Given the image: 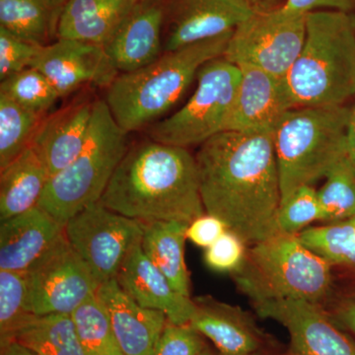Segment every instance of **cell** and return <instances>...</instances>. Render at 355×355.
I'll list each match as a JSON object with an SVG mask.
<instances>
[{"label": "cell", "mask_w": 355, "mask_h": 355, "mask_svg": "<svg viewBox=\"0 0 355 355\" xmlns=\"http://www.w3.org/2000/svg\"><path fill=\"white\" fill-rule=\"evenodd\" d=\"M254 13L243 0H175L163 51L233 32Z\"/></svg>", "instance_id": "15"}, {"label": "cell", "mask_w": 355, "mask_h": 355, "mask_svg": "<svg viewBox=\"0 0 355 355\" xmlns=\"http://www.w3.org/2000/svg\"><path fill=\"white\" fill-rule=\"evenodd\" d=\"M140 0H67L58 26V39L104 46Z\"/></svg>", "instance_id": "22"}, {"label": "cell", "mask_w": 355, "mask_h": 355, "mask_svg": "<svg viewBox=\"0 0 355 355\" xmlns=\"http://www.w3.org/2000/svg\"><path fill=\"white\" fill-rule=\"evenodd\" d=\"M0 94L44 116L60 98L50 80L34 67H28L2 80Z\"/></svg>", "instance_id": "32"}, {"label": "cell", "mask_w": 355, "mask_h": 355, "mask_svg": "<svg viewBox=\"0 0 355 355\" xmlns=\"http://www.w3.org/2000/svg\"><path fill=\"white\" fill-rule=\"evenodd\" d=\"M286 80L294 108L342 106L355 97V14L314 11Z\"/></svg>", "instance_id": "4"}, {"label": "cell", "mask_w": 355, "mask_h": 355, "mask_svg": "<svg viewBox=\"0 0 355 355\" xmlns=\"http://www.w3.org/2000/svg\"><path fill=\"white\" fill-rule=\"evenodd\" d=\"M99 202L142 223L189 224L205 214L196 157L151 139L128 147Z\"/></svg>", "instance_id": "2"}, {"label": "cell", "mask_w": 355, "mask_h": 355, "mask_svg": "<svg viewBox=\"0 0 355 355\" xmlns=\"http://www.w3.org/2000/svg\"><path fill=\"white\" fill-rule=\"evenodd\" d=\"M35 316L26 272L0 270V345L13 342L17 331Z\"/></svg>", "instance_id": "30"}, {"label": "cell", "mask_w": 355, "mask_h": 355, "mask_svg": "<svg viewBox=\"0 0 355 355\" xmlns=\"http://www.w3.org/2000/svg\"><path fill=\"white\" fill-rule=\"evenodd\" d=\"M77 335L87 355H125L121 352L108 311L97 293L71 313Z\"/></svg>", "instance_id": "29"}, {"label": "cell", "mask_w": 355, "mask_h": 355, "mask_svg": "<svg viewBox=\"0 0 355 355\" xmlns=\"http://www.w3.org/2000/svg\"><path fill=\"white\" fill-rule=\"evenodd\" d=\"M254 12H266L279 8L280 0H243Z\"/></svg>", "instance_id": "41"}, {"label": "cell", "mask_w": 355, "mask_h": 355, "mask_svg": "<svg viewBox=\"0 0 355 355\" xmlns=\"http://www.w3.org/2000/svg\"><path fill=\"white\" fill-rule=\"evenodd\" d=\"M195 157L207 214L248 246L279 233L282 190L273 132L225 130L200 144Z\"/></svg>", "instance_id": "1"}, {"label": "cell", "mask_w": 355, "mask_h": 355, "mask_svg": "<svg viewBox=\"0 0 355 355\" xmlns=\"http://www.w3.org/2000/svg\"><path fill=\"white\" fill-rule=\"evenodd\" d=\"M230 275L251 303L293 299L324 306L334 286L331 263L297 235L284 233L248 247L242 266Z\"/></svg>", "instance_id": "5"}, {"label": "cell", "mask_w": 355, "mask_h": 355, "mask_svg": "<svg viewBox=\"0 0 355 355\" xmlns=\"http://www.w3.org/2000/svg\"><path fill=\"white\" fill-rule=\"evenodd\" d=\"M343 161H345L355 173V101L354 106L350 108Z\"/></svg>", "instance_id": "40"}, {"label": "cell", "mask_w": 355, "mask_h": 355, "mask_svg": "<svg viewBox=\"0 0 355 355\" xmlns=\"http://www.w3.org/2000/svg\"><path fill=\"white\" fill-rule=\"evenodd\" d=\"M328 312L338 326L355 336V294L338 301Z\"/></svg>", "instance_id": "39"}, {"label": "cell", "mask_w": 355, "mask_h": 355, "mask_svg": "<svg viewBox=\"0 0 355 355\" xmlns=\"http://www.w3.org/2000/svg\"><path fill=\"white\" fill-rule=\"evenodd\" d=\"M94 103H72L44 118L40 125L31 146L44 161L51 178L67 168L83 150Z\"/></svg>", "instance_id": "21"}, {"label": "cell", "mask_w": 355, "mask_h": 355, "mask_svg": "<svg viewBox=\"0 0 355 355\" xmlns=\"http://www.w3.org/2000/svg\"><path fill=\"white\" fill-rule=\"evenodd\" d=\"M297 236L303 244L326 259L334 270L342 268L355 272V216L306 228Z\"/></svg>", "instance_id": "28"}, {"label": "cell", "mask_w": 355, "mask_h": 355, "mask_svg": "<svg viewBox=\"0 0 355 355\" xmlns=\"http://www.w3.org/2000/svg\"><path fill=\"white\" fill-rule=\"evenodd\" d=\"M282 6L292 12L300 14L321 10L355 14V0H286Z\"/></svg>", "instance_id": "38"}, {"label": "cell", "mask_w": 355, "mask_h": 355, "mask_svg": "<svg viewBox=\"0 0 355 355\" xmlns=\"http://www.w3.org/2000/svg\"><path fill=\"white\" fill-rule=\"evenodd\" d=\"M306 15L284 6L253 14L233 31L223 57L286 77L304 44Z\"/></svg>", "instance_id": "9"}, {"label": "cell", "mask_w": 355, "mask_h": 355, "mask_svg": "<svg viewBox=\"0 0 355 355\" xmlns=\"http://www.w3.org/2000/svg\"><path fill=\"white\" fill-rule=\"evenodd\" d=\"M226 230H228L227 226L220 218L205 212L188 224L187 239L196 246L207 249Z\"/></svg>", "instance_id": "37"}, {"label": "cell", "mask_w": 355, "mask_h": 355, "mask_svg": "<svg viewBox=\"0 0 355 355\" xmlns=\"http://www.w3.org/2000/svg\"><path fill=\"white\" fill-rule=\"evenodd\" d=\"M98 297L108 311L114 336L125 355H153L168 323L157 310L142 307L119 286L116 279L103 282Z\"/></svg>", "instance_id": "19"}, {"label": "cell", "mask_w": 355, "mask_h": 355, "mask_svg": "<svg viewBox=\"0 0 355 355\" xmlns=\"http://www.w3.org/2000/svg\"><path fill=\"white\" fill-rule=\"evenodd\" d=\"M239 69L241 76L225 130L273 132L284 114L294 108L286 77L253 65H240Z\"/></svg>", "instance_id": "13"}, {"label": "cell", "mask_w": 355, "mask_h": 355, "mask_svg": "<svg viewBox=\"0 0 355 355\" xmlns=\"http://www.w3.org/2000/svg\"><path fill=\"white\" fill-rule=\"evenodd\" d=\"M232 33L164 51L146 67L119 74L107 87L105 100L116 123L128 133L158 120L186 92L203 65L223 57Z\"/></svg>", "instance_id": "3"}, {"label": "cell", "mask_w": 355, "mask_h": 355, "mask_svg": "<svg viewBox=\"0 0 355 355\" xmlns=\"http://www.w3.org/2000/svg\"><path fill=\"white\" fill-rule=\"evenodd\" d=\"M164 16V7L159 0H140L113 38L103 46L119 73L135 71L160 57Z\"/></svg>", "instance_id": "18"}, {"label": "cell", "mask_w": 355, "mask_h": 355, "mask_svg": "<svg viewBox=\"0 0 355 355\" xmlns=\"http://www.w3.org/2000/svg\"><path fill=\"white\" fill-rule=\"evenodd\" d=\"M119 286L142 307L157 310L177 324L190 323L193 300L175 291L167 277L149 260L141 240L133 246L116 277Z\"/></svg>", "instance_id": "16"}, {"label": "cell", "mask_w": 355, "mask_h": 355, "mask_svg": "<svg viewBox=\"0 0 355 355\" xmlns=\"http://www.w3.org/2000/svg\"><path fill=\"white\" fill-rule=\"evenodd\" d=\"M252 305L259 316L277 322L288 331L289 347L284 355H355V343L323 305L293 299Z\"/></svg>", "instance_id": "12"}, {"label": "cell", "mask_w": 355, "mask_h": 355, "mask_svg": "<svg viewBox=\"0 0 355 355\" xmlns=\"http://www.w3.org/2000/svg\"><path fill=\"white\" fill-rule=\"evenodd\" d=\"M0 172V221L38 207L51 177L32 146Z\"/></svg>", "instance_id": "23"}, {"label": "cell", "mask_w": 355, "mask_h": 355, "mask_svg": "<svg viewBox=\"0 0 355 355\" xmlns=\"http://www.w3.org/2000/svg\"><path fill=\"white\" fill-rule=\"evenodd\" d=\"M127 135L114 121L107 103L95 101L83 150L51 178L39 207L64 226L81 210L99 202L128 151Z\"/></svg>", "instance_id": "7"}, {"label": "cell", "mask_w": 355, "mask_h": 355, "mask_svg": "<svg viewBox=\"0 0 355 355\" xmlns=\"http://www.w3.org/2000/svg\"><path fill=\"white\" fill-rule=\"evenodd\" d=\"M321 210L317 190L313 186H303L280 203L277 223L279 233L298 235L311 223L320 221Z\"/></svg>", "instance_id": "33"}, {"label": "cell", "mask_w": 355, "mask_h": 355, "mask_svg": "<svg viewBox=\"0 0 355 355\" xmlns=\"http://www.w3.org/2000/svg\"><path fill=\"white\" fill-rule=\"evenodd\" d=\"M240 76L239 67L225 58L209 60L198 71L190 99L169 118L154 123L148 132L150 139L187 148L224 132Z\"/></svg>", "instance_id": "8"}, {"label": "cell", "mask_w": 355, "mask_h": 355, "mask_svg": "<svg viewBox=\"0 0 355 355\" xmlns=\"http://www.w3.org/2000/svg\"><path fill=\"white\" fill-rule=\"evenodd\" d=\"M247 355H270L268 354V352H266L265 349L258 350V352H252V354Z\"/></svg>", "instance_id": "43"}, {"label": "cell", "mask_w": 355, "mask_h": 355, "mask_svg": "<svg viewBox=\"0 0 355 355\" xmlns=\"http://www.w3.org/2000/svg\"><path fill=\"white\" fill-rule=\"evenodd\" d=\"M193 300L195 309L189 324L214 343L219 354L247 355L265 349V335L246 311L209 295Z\"/></svg>", "instance_id": "17"}, {"label": "cell", "mask_w": 355, "mask_h": 355, "mask_svg": "<svg viewBox=\"0 0 355 355\" xmlns=\"http://www.w3.org/2000/svg\"><path fill=\"white\" fill-rule=\"evenodd\" d=\"M317 191L323 224L347 220L355 216V173L345 161H340L324 178Z\"/></svg>", "instance_id": "31"}, {"label": "cell", "mask_w": 355, "mask_h": 355, "mask_svg": "<svg viewBox=\"0 0 355 355\" xmlns=\"http://www.w3.org/2000/svg\"><path fill=\"white\" fill-rule=\"evenodd\" d=\"M141 248L149 260L167 277L175 291L191 297V279L184 261L188 224L155 221L142 223Z\"/></svg>", "instance_id": "24"}, {"label": "cell", "mask_w": 355, "mask_h": 355, "mask_svg": "<svg viewBox=\"0 0 355 355\" xmlns=\"http://www.w3.org/2000/svg\"><path fill=\"white\" fill-rule=\"evenodd\" d=\"M64 233V226L36 207L1 221L0 270L26 272Z\"/></svg>", "instance_id": "20"}, {"label": "cell", "mask_w": 355, "mask_h": 355, "mask_svg": "<svg viewBox=\"0 0 355 355\" xmlns=\"http://www.w3.org/2000/svg\"><path fill=\"white\" fill-rule=\"evenodd\" d=\"M67 0H0V27L39 46L57 37Z\"/></svg>", "instance_id": "25"}, {"label": "cell", "mask_w": 355, "mask_h": 355, "mask_svg": "<svg viewBox=\"0 0 355 355\" xmlns=\"http://www.w3.org/2000/svg\"><path fill=\"white\" fill-rule=\"evenodd\" d=\"M203 336L190 324L168 321L153 355H198L207 349Z\"/></svg>", "instance_id": "36"}, {"label": "cell", "mask_w": 355, "mask_h": 355, "mask_svg": "<svg viewBox=\"0 0 355 355\" xmlns=\"http://www.w3.org/2000/svg\"><path fill=\"white\" fill-rule=\"evenodd\" d=\"M64 233L100 284L114 279L133 246L141 240L142 222L121 216L99 202L65 223Z\"/></svg>", "instance_id": "10"}, {"label": "cell", "mask_w": 355, "mask_h": 355, "mask_svg": "<svg viewBox=\"0 0 355 355\" xmlns=\"http://www.w3.org/2000/svg\"><path fill=\"white\" fill-rule=\"evenodd\" d=\"M13 342L38 355H87L70 314L36 315Z\"/></svg>", "instance_id": "26"}, {"label": "cell", "mask_w": 355, "mask_h": 355, "mask_svg": "<svg viewBox=\"0 0 355 355\" xmlns=\"http://www.w3.org/2000/svg\"><path fill=\"white\" fill-rule=\"evenodd\" d=\"M26 279L30 308L38 316L71 314L101 286L65 233L26 272Z\"/></svg>", "instance_id": "11"}, {"label": "cell", "mask_w": 355, "mask_h": 355, "mask_svg": "<svg viewBox=\"0 0 355 355\" xmlns=\"http://www.w3.org/2000/svg\"><path fill=\"white\" fill-rule=\"evenodd\" d=\"M41 48L0 27V80L31 67Z\"/></svg>", "instance_id": "35"}, {"label": "cell", "mask_w": 355, "mask_h": 355, "mask_svg": "<svg viewBox=\"0 0 355 355\" xmlns=\"http://www.w3.org/2000/svg\"><path fill=\"white\" fill-rule=\"evenodd\" d=\"M31 67L50 80L60 98L87 84L108 87L120 74L103 46L70 39L42 46Z\"/></svg>", "instance_id": "14"}, {"label": "cell", "mask_w": 355, "mask_h": 355, "mask_svg": "<svg viewBox=\"0 0 355 355\" xmlns=\"http://www.w3.org/2000/svg\"><path fill=\"white\" fill-rule=\"evenodd\" d=\"M349 113L342 105L299 107L284 114L273 130L282 202L324 179L345 158Z\"/></svg>", "instance_id": "6"}, {"label": "cell", "mask_w": 355, "mask_h": 355, "mask_svg": "<svg viewBox=\"0 0 355 355\" xmlns=\"http://www.w3.org/2000/svg\"><path fill=\"white\" fill-rule=\"evenodd\" d=\"M248 247L239 236L228 229L216 242L205 249L203 260L209 270L232 275L242 266Z\"/></svg>", "instance_id": "34"}, {"label": "cell", "mask_w": 355, "mask_h": 355, "mask_svg": "<svg viewBox=\"0 0 355 355\" xmlns=\"http://www.w3.org/2000/svg\"><path fill=\"white\" fill-rule=\"evenodd\" d=\"M0 355H38L26 349L20 343L11 342L0 345Z\"/></svg>", "instance_id": "42"}, {"label": "cell", "mask_w": 355, "mask_h": 355, "mask_svg": "<svg viewBox=\"0 0 355 355\" xmlns=\"http://www.w3.org/2000/svg\"><path fill=\"white\" fill-rule=\"evenodd\" d=\"M198 355H214V354H212V352H210V350L209 349H207H207H203L202 352H200V354Z\"/></svg>", "instance_id": "44"}, {"label": "cell", "mask_w": 355, "mask_h": 355, "mask_svg": "<svg viewBox=\"0 0 355 355\" xmlns=\"http://www.w3.org/2000/svg\"><path fill=\"white\" fill-rule=\"evenodd\" d=\"M44 114L0 94V170L31 146Z\"/></svg>", "instance_id": "27"}]
</instances>
